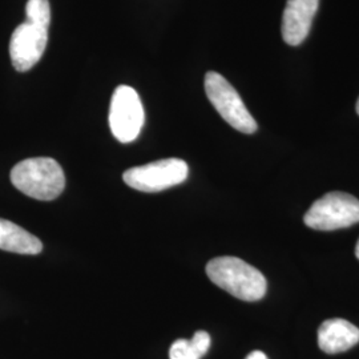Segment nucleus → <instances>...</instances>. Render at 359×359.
I'll return each instance as SVG.
<instances>
[{
    "instance_id": "obj_1",
    "label": "nucleus",
    "mask_w": 359,
    "mask_h": 359,
    "mask_svg": "<svg viewBox=\"0 0 359 359\" xmlns=\"http://www.w3.org/2000/svg\"><path fill=\"white\" fill-rule=\"evenodd\" d=\"M209 280L229 294L248 301H259L266 294L265 276L237 257H216L206 265Z\"/></svg>"
},
{
    "instance_id": "obj_2",
    "label": "nucleus",
    "mask_w": 359,
    "mask_h": 359,
    "mask_svg": "<svg viewBox=\"0 0 359 359\" xmlns=\"http://www.w3.org/2000/svg\"><path fill=\"white\" fill-rule=\"evenodd\" d=\"M13 187L40 201L57 198L65 188L63 168L50 157H32L16 164L11 170Z\"/></svg>"
},
{
    "instance_id": "obj_3",
    "label": "nucleus",
    "mask_w": 359,
    "mask_h": 359,
    "mask_svg": "<svg viewBox=\"0 0 359 359\" xmlns=\"http://www.w3.org/2000/svg\"><path fill=\"white\" fill-rule=\"evenodd\" d=\"M304 221L309 228L316 231L348 228L359 222V200L348 193H326L313 203Z\"/></svg>"
},
{
    "instance_id": "obj_4",
    "label": "nucleus",
    "mask_w": 359,
    "mask_h": 359,
    "mask_svg": "<svg viewBox=\"0 0 359 359\" xmlns=\"http://www.w3.org/2000/svg\"><path fill=\"white\" fill-rule=\"evenodd\" d=\"M205 92L209 102L213 104L221 117L234 129L252 135L258 126L253 116L248 111L241 96L233 88L231 83L217 72L205 75Z\"/></svg>"
},
{
    "instance_id": "obj_5",
    "label": "nucleus",
    "mask_w": 359,
    "mask_h": 359,
    "mask_svg": "<svg viewBox=\"0 0 359 359\" xmlns=\"http://www.w3.org/2000/svg\"><path fill=\"white\" fill-rule=\"evenodd\" d=\"M189 176V167L181 158H164L124 172V182L140 192L156 193L182 184Z\"/></svg>"
},
{
    "instance_id": "obj_6",
    "label": "nucleus",
    "mask_w": 359,
    "mask_h": 359,
    "mask_svg": "<svg viewBox=\"0 0 359 359\" xmlns=\"http://www.w3.org/2000/svg\"><path fill=\"white\" fill-rule=\"evenodd\" d=\"M145 121L139 93L128 86L116 88L109 108V127L120 142H135Z\"/></svg>"
},
{
    "instance_id": "obj_7",
    "label": "nucleus",
    "mask_w": 359,
    "mask_h": 359,
    "mask_svg": "<svg viewBox=\"0 0 359 359\" xmlns=\"http://www.w3.org/2000/svg\"><path fill=\"white\" fill-rule=\"evenodd\" d=\"M48 43V29L23 23L15 28L10 41V56L18 72H27L38 65Z\"/></svg>"
},
{
    "instance_id": "obj_8",
    "label": "nucleus",
    "mask_w": 359,
    "mask_h": 359,
    "mask_svg": "<svg viewBox=\"0 0 359 359\" xmlns=\"http://www.w3.org/2000/svg\"><path fill=\"white\" fill-rule=\"evenodd\" d=\"M320 0H287L283 16V38L289 46H299L308 38Z\"/></svg>"
},
{
    "instance_id": "obj_9",
    "label": "nucleus",
    "mask_w": 359,
    "mask_h": 359,
    "mask_svg": "<svg viewBox=\"0 0 359 359\" xmlns=\"http://www.w3.org/2000/svg\"><path fill=\"white\" fill-rule=\"evenodd\" d=\"M359 344V329L351 322L333 318L318 329V346L327 354H338Z\"/></svg>"
},
{
    "instance_id": "obj_10",
    "label": "nucleus",
    "mask_w": 359,
    "mask_h": 359,
    "mask_svg": "<svg viewBox=\"0 0 359 359\" xmlns=\"http://www.w3.org/2000/svg\"><path fill=\"white\" fill-rule=\"evenodd\" d=\"M0 249L18 255H39L43 244L36 236L31 234L8 219L0 218Z\"/></svg>"
},
{
    "instance_id": "obj_11",
    "label": "nucleus",
    "mask_w": 359,
    "mask_h": 359,
    "mask_svg": "<svg viewBox=\"0 0 359 359\" xmlns=\"http://www.w3.org/2000/svg\"><path fill=\"white\" fill-rule=\"evenodd\" d=\"M26 16L27 23L48 29L51 23L50 0H28Z\"/></svg>"
},
{
    "instance_id": "obj_12",
    "label": "nucleus",
    "mask_w": 359,
    "mask_h": 359,
    "mask_svg": "<svg viewBox=\"0 0 359 359\" xmlns=\"http://www.w3.org/2000/svg\"><path fill=\"white\" fill-rule=\"evenodd\" d=\"M170 359H201V355L196 350L192 341L188 339H177L173 342L169 350Z\"/></svg>"
},
{
    "instance_id": "obj_13",
    "label": "nucleus",
    "mask_w": 359,
    "mask_h": 359,
    "mask_svg": "<svg viewBox=\"0 0 359 359\" xmlns=\"http://www.w3.org/2000/svg\"><path fill=\"white\" fill-rule=\"evenodd\" d=\"M191 341H192L193 345L196 347V350L198 351V354L201 357H204L206 353H208L209 347H210V335L206 333V332L200 330V332H196Z\"/></svg>"
},
{
    "instance_id": "obj_14",
    "label": "nucleus",
    "mask_w": 359,
    "mask_h": 359,
    "mask_svg": "<svg viewBox=\"0 0 359 359\" xmlns=\"http://www.w3.org/2000/svg\"><path fill=\"white\" fill-rule=\"evenodd\" d=\"M246 359H268V357L262 353V351H252L248 357H246Z\"/></svg>"
},
{
    "instance_id": "obj_15",
    "label": "nucleus",
    "mask_w": 359,
    "mask_h": 359,
    "mask_svg": "<svg viewBox=\"0 0 359 359\" xmlns=\"http://www.w3.org/2000/svg\"><path fill=\"white\" fill-rule=\"evenodd\" d=\"M355 256H357V258L359 259V240L358 243H357V246H355Z\"/></svg>"
},
{
    "instance_id": "obj_16",
    "label": "nucleus",
    "mask_w": 359,
    "mask_h": 359,
    "mask_svg": "<svg viewBox=\"0 0 359 359\" xmlns=\"http://www.w3.org/2000/svg\"><path fill=\"white\" fill-rule=\"evenodd\" d=\"M355 109H357V114L359 115V99L358 102H357V105H355Z\"/></svg>"
}]
</instances>
